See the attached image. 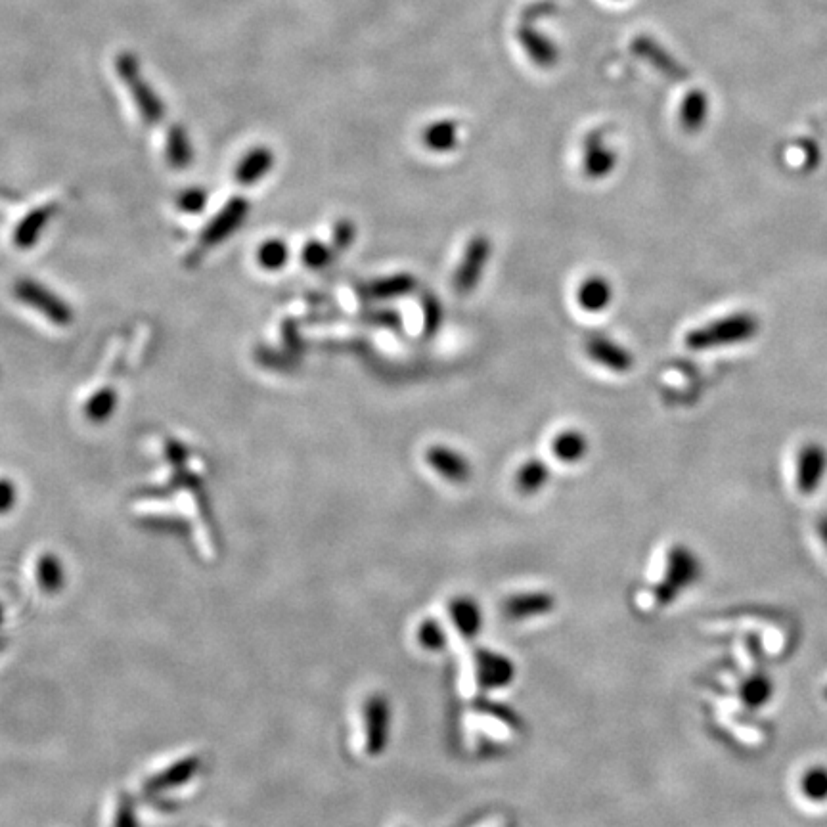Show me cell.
Segmentation results:
<instances>
[{"mask_svg": "<svg viewBox=\"0 0 827 827\" xmlns=\"http://www.w3.org/2000/svg\"><path fill=\"white\" fill-rule=\"evenodd\" d=\"M445 625L450 634L454 632L462 640H473L483 630V609L471 596H452L445 611Z\"/></svg>", "mask_w": 827, "mask_h": 827, "instance_id": "ba28073f", "label": "cell"}, {"mask_svg": "<svg viewBox=\"0 0 827 827\" xmlns=\"http://www.w3.org/2000/svg\"><path fill=\"white\" fill-rule=\"evenodd\" d=\"M801 793L810 803H826L827 801V766L816 764L810 766L801 776Z\"/></svg>", "mask_w": 827, "mask_h": 827, "instance_id": "ac0fdd59", "label": "cell"}, {"mask_svg": "<svg viewBox=\"0 0 827 827\" xmlns=\"http://www.w3.org/2000/svg\"><path fill=\"white\" fill-rule=\"evenodd\" d=\"M425 462L441 479L452 485H464L473 475L470 458L448 445H433L425 450Z\"/></svg>", "mask_w": 827, "mask_h": 827, "instance_id": "8992f818", "label": "cell"}, {"mask_svg": "<svg viewBox=\"0 0 827 827\" xmlns=\"http://www.w3.org/2000/svg\"><path fill=\"white\" fill-rule=\"evenodd\" d=\"M391 703L385 695H370L362 705V728L366 738V753L380 755L391 738Z\"/></svg>", "mask_w": 827, "mask_h": 827, "instance_id": "277c9868", "label": "cell"}, {"mask_svg": "<svg viewBox=\"0 0 827 827\" xmlns=\"http://www.w3.org/2000/svg\"><path fill=\"white\" fill-rule=\"evenodd\" d=\"M355 238H357V228H355V224L349 223V221H341V223L337 224L336 234H334L336 247H339V249H347V247L353 246Z\"/></svg>", "mask_w": 827, "mask_h": 827, "instance_id": "603a6c76", "label": "cell"}, {"mask_svg": "<svg viewBox=\"0 0 827 827\" xmlns=\"http://www.w3.org/2000/svg\"><path fill=\"white\" fill-rule=\"evenodd\" d=\"M703 575L701 559L686 544H672L665 558L663 579L653 586L655 604L665 607L678 600V596L692 588Z\"/></svg>", "mask_w": 827, "mask_h": 827, "instance_id": "7a4b0ae2", "label": "cell"}, {"mask_svg": "<svg viewBox=\"0 0 827 827\" xmlns=\"http://www.w3.org/2000/svg\"><path fill=\"white\" fill-rule=\"evenodd\" d=\"M475 682L483 690H496L504 688L514 680V665L508 661V657L498 655L494 651H481L475 655Z\"/></svg>", "mask_w": 827, "mask_h": 827, "instance_id": "9c48e42d", "label": "cell"}, {"mask_svg": "<svg viewBox=\"0 0 827 827\" xmlns=\"http://www.w3.org/2000/svg\"><path fill=\"white\" fill-rule=\"evenodd\" d=\"M816 529H818V537H820L822 544L826 546L827 550V515H822V517H820V521H818V527H816Z\"/></svg>", "mask_w": 827, "mask_h": 827, "instance_id": "cb8c5ba5", "label": "cell"}, {"mask_svg": "<svg viewBox=\"0 0 827 827\" xmlns=\"http://www.w3.org/2000/svg\"><path fill=\"white\" fill-rule=\"evenodd\" d=\"M613 286L602 274H590L577 288V303L586 313H604L613 301Z\"/></svg>", "mask_w": 827, "mask_h": 827, "instance_id": "8fae6325", "label": "cell"}, {"mask_svg": "<svg viewBox=\"0 0 827 827\" xmlns=\"http://www.w3.org/2000/svg\"><path fill=\"white\" fill-rule=\"evenodd\" d=\"M774 680L768 674H751L739 688V695L749 709H760L768 705L774 697Z\"/></svg>", "mask_w": 827, "mask_h": 827, "instance_id": "2e32d148", "label": "cell"}, {"mask_svg": "<svg viewBox=\"0 0 827 827\" xmlns=\"http://www.w3.org/2000/svg\"><path fill=\"white\" fill-rule=\"evenodd\" d=\"M492 257V242L485 234H475L462 253V259L452 276V288L458 295H470L477 290Z\"/></svg>", "mask_w": 827, "mask_h": 827, "instance_id": "3957f363", "label": "cell"}, {"mask_svg": "<svg viewBox=\"0 0 827 827\" xmlns=\"http://www.w3.org/2000/svg\"><path fill=\"white\" fill-rule=\"evenodd\" d=\"M617 154L605 146L602 135H590L584 144V175L588 179L602 180L615 171Z\"/></svg>", "mask_w": 827, "mask_h": 827, "instance_id": "30bf717a", "label": "cell"}, {"mask_svg": "<svg viewBox=\"0 0 827 827\" xmlns=\"http://www.w3.org/2000/svg\"><path fill=\"white\" fill-rule=\"evenodd\" d=\"M303 259H305V263H307L309 267H313V269L326 267V265L332 261V249L324 246V244H320V242H311L309 246L305 247V251H303Z\"/></svg>", "mask_w": 827, "mask_h": 827, "instance_id": "44dd1931", "label": "cell"}, {"mask_svg": "<svg viewBox=\"0 0 827 827\" xmlns=\"http://www.w3.org/2000/svg\"><path fill=\"white\" fill-rule=\"evenodd\" d=\"M458 142V129L452 121H439L427 127L424 133V144L433 152H448Z\"/></svg>", "mask_w": 827, "mask_h": 827, "instance_id": "d6986e66", "label": "cell"}, {"mask_svg": "<svg viewBox=\"0 0 827 827\" xmlns=\"http://www.w3.org/2000/svg\"><path fill=\"white\" fill-rule=\"evenodd\" d=\"M826 697H827V688H826Z\"/></svg>", "mask_w": 827, "mask_h": 827, "instance_id": "d4e9b609", "label": "cell"}, {"mask_svg": "<svg viewBox=\"0 0 827 827\" xmlns=\"http://www.w3.org/2000/svg\"><path fill=\"white\" fill-rule=\"evenodd\" d=\"M552 452L563 464H579L590 452L588 435L581 429H565L554 437Z\"/></svg>", "mask_w": 827, "mask_h": 827, "instance_id": "7c38bea8", "label": "cell"}, {"mask_svg": "<svg viewBox=\"0 0 827 827\" xmlns=\"http://www.w3.org/2000/svg\"><path fill=\"white\" fill-rule=\"evenodd\" d=\"M550 468L540 458H529L523 462L514 475V485L517 492L523 496H535L542 491L550 481Z\"/></svg>", "mask_w": 827, "mask_h": 827, "instance_id": "5bb4252c", "label": "cell"}, {"mask_svg": "<svg viewBox=\"0 0 827 827\" xmlns=\"http://www.w3.org/2000/svg\"><path fill=\"white\" fill-rule=\"evenodd\" d=\"M422 313H424V332L427 336H433L441 330L445 320V309L437 295L425 293L422 299Z\"/></svg>", "mask_w": 827, "mask_h": 827, "instance_id": "ffe728a7", "label": "cell"}, {"mask_svg": "<svg viewBox=\"0 0 827 827\" xmlns=\"http://www.w3.org/2000/svg\"><path fill=\"white\" fill-rule=\"evenodd\" d=\"M826 473L827 448L818 441H810L805 447H801L795 466L797 491L803 496L816 494L826 479Z\"/></svg>", "mask_w": 827, "mask_h": 827, "instance_id": "5b68a950", "label": "cell"}, {"mask_svg": "<svg viewBox=\"0 0 827 827\" xmlns=\"http://www.w3.org/2000/svg\"><path fill=\"white\" fill-rule=\"evenodd\" d=\"M707 115H709L707 94H703L701 90H693L692 94L682 104V112H680L682 127L690 133H695L705 125Z\"/></svg>", "mask_w": 827, "mask_h": 827, "instance_id": "e0dca14e", "label": "cell"}, {"mask_svg": "<svg viewBox=\"0 0 827 827\" xmlns=\"http://www.w3.org/2000/svg\"><path fill=\"white\" fill-rule=\"evenodd\" d=\"M584 353L592 362L615 374H626L634 366V355L625 345L605 334H590L584 339Z\"/></svg>", "mask_w": 827, "mask_h": 827, "instance_id": "52a82bcc", "label": "cell"}, {"mask_svg": "<svg viewBox=\"0 0 827 827\" xmlns=\"http://www.w3.org/2000/svg\"><path fill=\"white\" fill-rule=\"evenodd\" d=\"M414 640H416L418 648L424 649L427 653H439V651L447 649L450 630L437 617H425L416 625Z\"/></svg>", "mask_w": 827, "mask_h": 827, "instance_id": "9a60e30c", "label": "cell"}, {"mask_svg": "<svg viewBox=\"0 0 827 827\" xmlns=\"http://www.w3.org/2000/svg\"><path fill=\"white\" fill-rule=\"evenodd\" d=\"M759 332V316L747 311H738L715 318L699 328H693L692 332L686 334V347L695 353L715 351L749 343L759 336Z\"/></svg>", "mask_w": 827, "mask_h": 827, "instance_id": "6da1fadb", "label": "cell"}, {"mask_svg": "<svg viewBox=\"0 0 827 827\" xmlns=\"http://www.w3.org/2000/svg\"><path fill=\"white\" fill-rule=\"evenodd\" d=\"M288 259V247L282 242H270L261 249V261L270 269H280Z\"/></svg>", "mask_w": 827, "mask_h": 827, "instance_id": "7402d4cb", "label": "cell"}, {"mask_svg": "<svg viewBox=\"0 0 827 827\" xmlns=\"http://www.w3.org/2000/svg\"><path fill=\"white\" fill-rule=\"evenodd\" d=\"M416 288H418L416 276L408 272H399V274H391V276L376 278L368 282L364 286V295L368 299H395V297H404L412 293Z\"/></svg>", "mask_w": 827, "mask_h": 827, "instance_id": "4fadbf2b", "label": "cell"}]
</instances>
